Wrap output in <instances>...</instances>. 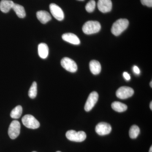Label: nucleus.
Instances as JSON below:
<instances>
[{"label":"nucleus","mask_w":152,"mask_h":152,"mask_svg":"<svg viewBox=\"0 0 152 152\" xmlns=\"http://www.w3.org/2000/svg\"><path fill=\"white\" fill-rule=\"evenodd\" d=\"M133 71H134V72L135 73L137 74V75L140 74V69H139L137 66H134V67H133Z\"/></svg>","instance_id":"393cba45"},{"label":"nucleus","mask_w":152,"mask_h":152,"mask_svg":"<svg viewBox=\"0 0 152 152\" xmlns=\"http://www.w3.org/2000/svg\"><path fill=\"white\" fill-rule=\"evenodd\" d=\"M100 23L96 21H88L83 27V31L85 34L90 35L99 32L101 29Z\"/></svg>","instance_id":"f03ea898"},{"label":"nucleus","mask_w":152,"mask_h":152,"mask_svg":"<svg viewBox=\"0 0 152 152\" xmlns=\"http://www.w3.org/2000/svg\"><path fill=\"white\" fill-rule=\"evenodd\" d=\"M140 133V129L137 125H133L129 132L130 137L132 139L137 138Z\"/></svg>","instance_id":"aec40b11"},{"label":"nucleus","mask_w":152,"mask_h":152,"mask_svg":"<svg viewBox=\"0 0 152 152\" xmlns=\"http://www.w3.org/2000/svg\"><path fill=\"white\" fill-rule=\"evenodd\" d=\"M66 137L68 140L75 142H82L84 141L86 138V134L83 131L77 132L75 130L68 131L66 133Z\"/></svg>","instance_id":"7ed1b4c3"},{"label":"nucleus","mask_w":152,"mask_h":152,"mask_svg":"<svg viewBox=\"0 0 152 152\" xmlns=\"http://www.w3.org/2000/svg\"><path fill=\"white\" fill-rule=\"evenodd\" d=\"M97 7L99 10L102 13L110 12L112 9L111 0H99Z\"/></svg>","instance_id":"9b49d317"},{"label":"nucleus","mask_w":152,"mask_h":152,"mask_svg":"<svg viewBox=\"0 0 152 152\" xmlns=\"http://www.w3.org/2000/svg\"><path fill=\"white\" fill-rule=\"evenodd\" d=\"M20 124L18 121L15 120L11 123L8 129V134L11 139L18 137L20 132Z\"/></svg>","instance_id":"423d86ee"},{"label":"nucleus","mask_w":152,"mask_h":152,"mask_svg":"<svg viewBox=\"0 0 152 152\" xmlns=\"http://www.w3.org/2000/svg\"><path fill=\"white\" fill-rule=\"evenodd\" d=\"M77 1H84V0H77Z\"/></svg>","instance_id":"c85d7f7f"},{"label":"nucleus","mask_w":152,"mask_h":152,"mask_svg":"<svg viewBox=\"0 0 152 152\" xmlns=\"http://www.w3.org/2000/svg\"><path fill=\"white\" fill-rule=\"evenodd\" d=\"M37 94V83L36 82H33L28 91V96L31 99H34Z\"/></svg>","instance_id":"412c9836"},{"label":"nucleus","mask_w":152,"mask_h":152,"mask_svg":"<svg viewBox=\"0 0 152 152\" xmlns=\"http://www.w3.org/2000/svg\"><path fill=\"white\" fill-rule=\"evenodd\" d=\"M98 99H99V94L96 92L93 91L91 93L85 104V110L86 112L91 111L96 103Z\"/></svg>","instance_id":"6e6552de"},{"label":"nucleus","mask_w":152,"mask_h":152,"mask_svg":"<svg viewBox=\"0 0 152 152\" xmlns=\"http://www.w3.org/2000/svg\"><path fill=\"white\" fill-rule=\"evenodd\" d=\"M32 152H36V151H33Z\"/></svg>","instance_id":"7c9ffc66"},{"label":"nucleus","mask_w":152,"mask_h":152,"mask_svg":"<svg viewBox=\"0 0 152 152\" xmlns=\"http://www.w3.org/2000/svg\"><path fill=\"white\" fill-rule=\"evenodd\" d=\"M112 107L115 111L122 113L127 110L126 105L119 102H115L112 104Z\"/></svg>","instance_id":"a211bd4d"},{"label":"nucleus","mask_w":152,"mask_h":152,"mask_svg":"<svg viewBox=\"0 0 152 152\" xmlns=\"http://www.w3.org/2000/svg\"><path fill=\"white\" fill-rule=\"evenodd\" d=\"M12 9L15 12L16 14L19 18H24L26 16V11L23 6L18 4H14Z\"/></svg>","instance_id":"f3484780"},{"label":"nucleus","mask_w":152,"mask_h":152,"mask_svg":"<svg viewBox=\"0 0 152 152\" xmlns=\"http://www.w3.org/2000/svg\"><path fill=\"white\" fill-rule=\"evenodd\" d=\"M50 11L53 16L59 21L63 20L64 18V12L58 6L55 4H51L50 5Z\"/></svg>","instance_id":"1a4fd4ad"},{"label":"nucleus","mask_w":152,"mask_h":152,"mask_svg":"<svg viewBox=\"0 0 152 152\" xmlns=\"http://www.w3.org/2000/svg\"><path fill=\"white\" fill-rule=\"evenodd\" d=\"M56 152H60V151H57Z\"/></svg>","instance_id":"c756f323"},{"label":"nucleus","mask_w":152,"mask_h":152,"mask_svg":"<svg viewBox=\"0 0 152 152\" xmlns=\"http://www.w3.org/2000/svg\"><path fill=\"white\" fill-rule=\"evenodd\" d=\"M140 1L142 4L149 7H152V0H140Z\"/></svg>","instance_id":"5701e85b"},{"label":"nucleus","mask_w":152,"mask_h":152,"mask_svg":"<svg viewBox=\"0 0 152 152\" xmlns=\"http://www.w3.org/2000/svg\"><path fill=\"white\" fill-rule=\"evenodd\" d=\"M112 131L110 125L107 123H99L96 127V132L98 134L101 136L108 134Z\"/></svg>","instance_id":"9d476101"},{"label":"nucleus","mask_w":152,"mask_h":152,"mask_svg":"<svg viewBox=\"0 0 152 152\" xmlns=\"http://www.w3.org/2000/svg\"><path fill=\"white\" fill-rule=\"evenodd\" d=\"M123 76H124V77L127 80H129L131 79V77L130 75L128 73L126 72H124L123 73Z\"/></svg>","instance_id":"b1692460"},{"label":"nucleus","mask_w":152,"mask_h":152,"mask_svg":"<svg viewBox=\"0 0 152 152\" xmlns=\"http://www.w3.org/2000/svg\"><path fill=\"white\" fill-rule=\"evenodd\" d=\"M150 86H151V87H152V81H151V83H150Z\"/></svg>","instance_id":"cd10ccee"},{"label":"nucleus","mask_w":152,"mask_h":152,"mask_svg":"<svg viewBox=\"0 0 152 152\" xmlns=\"http://www.w3.org/2000/svg\"><path fill=\"white\" fill-rule=\"evenodd\" d=\"M37 17L41 23L46 24L51 20L50 15L45 11H38L37 13Z\"/></svg>","instance_id":"ddd939ff"},{"label":"nucleus","mask_w":152,"mask_h":152,"mask_svg":"<svg viewBox=\"0 0 152 152\" xmlns=\"http://www.w3.org/2000/svg\"><path fill=\"white\" fill-rule=\"evenodd\" d=\"M149 152H152V146H151V148H150L149 151Z\"/></svg>","instance_id":"bb28decb"},{"label":"nucleus","mask_w":152,"mask_h":152,"mask_svg":"<svg viewBox=\"0 0 152 152\" xmlns=\"http://www.w3.org/2000/svg\"><path fill=\"white\" fill-rule=\"evenodd\" d=\"M129 25V21L126 19H120L113 24L112 27V34L115 36L120 35L124 32Z\"/></svg>","instance_id":"f257e3e1"},{"label":"nucleus","mask_w":152,"mask_h":152,"mask_svg":"<svg viewBox=\"0 0 152 152\" xmlns=\"http://www.w3.org/2000/svg\"><path fill=\"white\" fill-rule=\"evenodd\" d=\"M134 94V90L130 87L127 86L120 87L116 92L117 96L121 99H125L130 97Z\"/></svg>","instance_id":"0eeeda50"},{"label":"nucleus","mask_w":152,"mask_h":152,"mask_svg":"<svg viewBox=\"0 0 152 152\" xmlns=\"http://www.w3.org/2000/svg\"><path fill=\"white\" fill-rule=\"evenodd\" d=\"M14 3L10 0H2L0 2V10L3 12L7 13L12 9Z\"/></svg>","instance_id":"4468645a"},{"label":"nucleus","mask_w":152,"mask_h":152,"mask_svg":"<svg viewBox=\"0 0 152 152\" xmlns=\"http://www.w3.org/2000/svg\"><path fill=\"white\" fill-rule=\"evenodd\" d=\"M23 112L21 106L18 105L16 107L12 110L10 113L11 118L14 119H18L20 117Z\"/></svg>","instance_id":"6ab92c4d"},{"label":"nucleus","mask_w":152,"mask_h":152,"mask_svg":"<svg viewBox=\"0 0 152 152\" xmlns=\"http://www.w3.org/2000/svg\"><path fill=\"white\" fill-rule=\"evenodd\" d=\"M90 70L94 75H98L101 71V65L100 63L96 60H92L89 64Z\"/></svg>","instance_id":"dca6fc26"},{"label":"nucleus","mask_w":152,"mask_h":152,"mask_svg":"<svg viewBox=\"0 0 152 152\" xmlns=\"http://www.w3.org/2000/svg\"><path fill=\"white\" fill-rule=\"evenodd\" d=\"M61 63L62 66L68 72L74 73L77 70V66L75 62L68 57L63 58Z\"/></svg>","instance_id":"39448f33"},{"label":"nucleus","mask_w":152,"mask_h":152,"mask_svg":"<svg viewBox=\"0 0 152 152\" xmlns=\"http://www.w3.org/2000/svg\"><path fill=\"white\" fill-rule=\"evenodd\" d=\"M96 4L94 0H91L86 6V10L88 12L91 13L94 12L96 8Z\"/></svg>","instance_id":"4be33fe9"},{"label":"nucleus","mask_w":152,"mask_h":152,"mask_svg":"<svg viewBox=\"0 0 152 152\" xmlns=\"http://www.w3.org/2000/svg\"><path fill=\"white\" fill-rule=\"evenodd\" d=\"M150 108H151V110H152V102H151V103H150Z\"/></svg>","instance_id":"a878e982"},{"label":"nucleus","mask_w":152,"mask_h":152,"mask_svg":"<svg viewBox=\"0 0 152 152\" xmlns=\"http://www.w3.org/2000/svg\"><path fill=\"white\" fill-rule=\"evenodd\" d=\"M63 39L66 42L75 45H78L80 43V39L72 33H66L62 37Z\"/></svg>","instance_id":"f8f14e48"},{"label":"nucleus","mask_w":152,"mask_h":152,"mask_svg":"<svg viewBox=\"0 0 152 152\" xmlns=\"http://www.w3.org/2000/svg\"><path fill=\"white\" fill-rule=\"evenodd\" d=\"M38 54L41 58H46L49 54V48L46 44L40 43L38 46Z\"/></svg>","instance_id":"2eb2a0df"},{"label":"nucleus","mask_w":152,"mask_h":152,"mask_svg":"<svg viewBox=\"0 0 152 152\" xmlns=\"http://www.w3.org/2000/svg\"><path fill=\"white\" fill-rule=\"evenodd\" d=\"M22 121L23 124L29 129H38L40 126V123L32 115H25L22 118Z\"/></svg>","instance_id":"20e7f679"}]
</instances>
